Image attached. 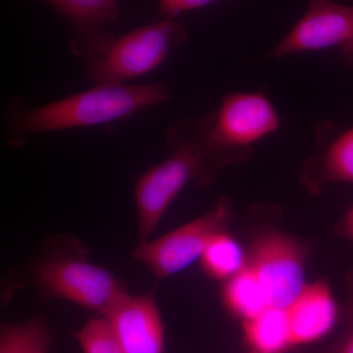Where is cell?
Wrapping results in <instances>:
<instances>
[{
    "label": "cell",
    "mask_w": 353,
    "mask_h": 353,
    "mask_svg": "<svg viewBox=\"0 0 353 353\" xmlns=\"http://www.w3.org/2000/svg\"><path fill=\"white\" fill-rule=\"evenodd\" d=\"M170 99V90L161 83L94 85L37 108L22 97H15L4 106V137L9 145L21 148L34 134L108 124Z\"/></svg>",
    "instance_id": "cell-1"
},
{
    "label": "cell",
    "mask_w": 353,
    "mask_h": 353,
    "mask_svg": "<svg viewBox=\"0 0 353 353\" xmlns=\"http://www.w3.org/2000/svg\"><path fill=\"white\" fill-rule=\"evenodd\" d=\"M88 246L75 236L60 234L37 246L10 283L16 289L31 285L43 301L64 299L103 314L124 292L114 274L88 259Z\"/></svg>",
    "instance_id": "cell-2"
},
{
    "label": "cell",
    "mask_w": 353,
    "mask_h": 353,
    "mask_svg": "<svg viewBox=\"0 0 353 353\" xmlns=\"http://www.w3.org/2000/svg\"><path fill=\"white\" fill-rule=\"evenodd\" d=\"M187 41V32L173 18H163L120 37L102 31L73 39L70 48L85 63L94 85H121L154 71L174 48Z\"/></svg>",
    "instance_id": "cell-3"
},
{
    "label": "cell",
    "mask_w": 353,
    "mask_h": 353,
    "mask_svg": "<svg viewBox=\"0 0 353 353\" xmlns=\"http://www.w3.org/2000/svg\"><path fill=\"white\" fill-rule=\"evenodd\" d=\"M166 143L171 154L139 176L134 185L139 243L150 241L167 209L189 183L208 187L216 172L202 148L196 119L183 118L168 128Z\"/></svg>",
    "instance_id": "cell-4"
},
{
    "label": "cell",
    "mask_w": 353,
    "mask_h": 353,
    "mask_svg": "<svg viewBox=\"0 0 353 353\" xmlns=\"http://www.w3.org/2000/svg\"><path fill=\"white\" fill-rule=\"evenodd\" d=\"M196 125L209 163L218 171L246 161L253 145L280 128L281 118L263 92H234Z\"/></svg>",
    "instance_id": "cell-5"
},
{
    "label": "cell",
    "mask_w": 353,
    "mask_h": 353,
    "mask_svg": "<svg viewBox=\"0 0 353 353\" xmlns=\"http://www.w3.org/2000/svg\"><path fill=\"white\" fill-rule=\"evenodd\" d=\"M231 215V202L227 197H221L201 217L157 240L139 243L132 257L145 265L157 280L171 277L201 259L210 241L226 231Z\"/></svg>",
    "instance_id": "cell-6"
},
{
    "label": "cell",
    "mask_w": 353,
    "mask_h": 353,
    "mask_svg": "<svg viewBox=\"0 0 353 353\" xmlns=\"http://www.w3.org/2000/svg\"><path fill=\"white\" fill-rule=\"evenodd\" d=\"M308 250L287 234L268 231L253 240L245 265L259 280L269 307L287 309L301 294Z\"/></svg>",
    "instance_id": "cell-7"
},
{
    "label": "cell",
    "mask_w": 353,
    "mask_h": 353,
    "mask_svg": "<svg viewBox=\"0 0 353 353\" xmlns=\"http://www.w3.org/2000/svg\"><path fill=\"white\" fill-rule=\"evenodd\" d=\"M352 41L353 6H341L333 0H309L307 12L274 48L270 57L327 50Z\"/></svg>",
    "instance_id": "cell-8"
},
{
    "label": "cell",
    "mask_w": 353,
    "mask_h": 353,
    "mask_svg": "<svg viewBox=\"0 0 353 353\" xmlns=\"http://www.w3.org/2000/svg\"><path fill=\"white\" fill-rule=\"evenodd\" d=\"M102 316L125 353H164V325L154 294L124 292Z\"/></svg>",
    "instance_id": "cell-9"
},
{
    "label": "cell",
    "mask_w": 353,
    "mask_h": 353,
    "mask_svg": "<svg viewBox=\"0 0 353 353\" xmlns=\"http://www.w3.org/2000/svg\"><path fill=\"white\" fill-rule=\"evenodd\" d=\"M287 311L292 347L323 340L338 322L336 301L328 285L323 282L306 285Z\"/></svg>",
    "instance_id": "cell-10"
},
{
    "label": "cell",
    "mask_w": 353,
    "mask_h": 353,
    "mask_svg": "<svg viewBox=\"0 0 353 353\" xmlns=\"http://www.w3.org/2000/svg\"><path fill=\"white\" fill-rule=\"evenodd\" d=\"M301 181L312 192H319L330 183H353V128L309 158Z\"/></svg>",
    "instance_id": "cell-11"
},
{
    "label": "cell",
    "mask_w": 353,
    "mask_h": 353,
    "mask_svg": "<svg viewBox=\"0 0 353 353\" xmlns=\"http://www.w3.org/2000/svg\"><path fill=\"white\" fill-rule=\"evenodd\" d=\"M52 7L71 26L75 36L83 39L102 31L119 15L118 0H41Z\"/></svg>",
    "instance_id": "cell-12"
},
{
    "label": "cell",
    "mask_w": 353,
    "mask_h": 353,
    "mask_svg": "<svg viewBox=\"0 0 353 353\" xmlns=\"http://www.w3.org/2000/svg\"><path fill=\"white\" fill-rule=\"evenodd\" d=\"M246 345L253 353H283L292 347L287 309L268 307L243 322Z\"/></svg>",
    "instance_id": "cell-13"
},
{
    "label": "cell",
    "mask_w": 353,
    "mask_h": 353,
    "mask_svg": "<svg viewBox=\"0 0 353 353\" xmlns=\"http://www.w3.org/2000/svg\"><path fill=\"white\" fill-rule=\"evenodd\" d=\"M223 299L227 308L243 322L253 319L269 307L259 280L246 265L228 279Z\"/></svg>",
    "instance_id": "cell-14"
},
{
    "label": "cell",
    "mask_w": 353,
    "mask_h": 353,
    "mask_svg": "<svg viewBox=\"0 0 353 353\" xmlns=\"http://www.w3.org/2000/svg\"><path fill=\"white\" fill-rule=\"evenodd\" d=\"M51 333L43 316L3 324L0 330V353H50Z\"/></svg>",
    "instance_id": "cell-15"
},
{
    "label": "cell",
    "mask_w": 353,
    "mask_h": 353,
    "mask_svg": "<svg viewBox=\"0 0 353 353\" xmlns=\"http://www.w3.org/2000/svg\"><path fill=\"white\" fill-rule=\"evenodd\" d=\"M201 260L208 276L228 280L245 267L246 256L240 243L225 231L210 241Z\"/></svg>",
    "instance_id": "cell-16"
},
{
    "label": "cell",
    "mask_w": 353,
    "mask_h": 353,
    "mask_svg": "<svg viewBox=\"0 0 353 353\" xmlns=\"http://www.w3.org/2000/svg\"><path fill=\"white\" fill-rule=\"evenodd\" d=\"M83 353H125L104 317L92 318L77 333Z\"/></svg>",
    "instance_id": "cell-17"
},
{
    "label": "cell",
    "mask_w": 353,
    "mask_h": 353,
    "mask_svg": "<svg viewBox=\"0 0 353 353\" xmlns=\"http://www.w3.org/2000/svg\"><path fill=\"white\" fill-rule=\"evenodd\" d=\"M347 301L343 311V328L330 345L316 353H353V269L345 281Z\"/></svg>",
    "instance_id": "cell-18"
},
{
    "label": "cell",
    "mask_w": 353,
    "mask_h": 353,
    "mask_svg": "<svg viewBox=\"0 0 353 353\" xmlns=\"http://www.w3.org/2000/svg\"><path fill=\"white\" fill-rule=\"evenodd\" d=\"M220 0H159V17L173 18L185 11L201 8Z\"/></svg>",
    "instance_id": "cell-19"
},
{
    "label": "cell",
    "mask_w": 353,
    "mask_h": 353,
    "mask_svg": "<svg viewBox=\"0 0 353 353\" xmlns=\"http://www.w3.org/2000/svg\"><path fill=\"white\" fill-rule=\"evenodd\" d=\"M336 233L339 236L347 238L353 243V208L343 216L336 227Z\"/></svg>",
    "instance_id": "cell-20"
},
{
    "label": "cell",
    "mask_w": 353,
    "mask_h": 353,
    "mask_svg": "<svg viewBox=\"0 0 353 353\" xmlns=\"http://www.w3.org/2000/svg\"><path fill=\"white\" fill-rule=\"evenodd\" d=\"M341 48V53H343V57L345 58V61L348 62V63L353 64V41L343 44Z\"/></svg>",
    "instance_id": "cell-21"
}]
</instances>
